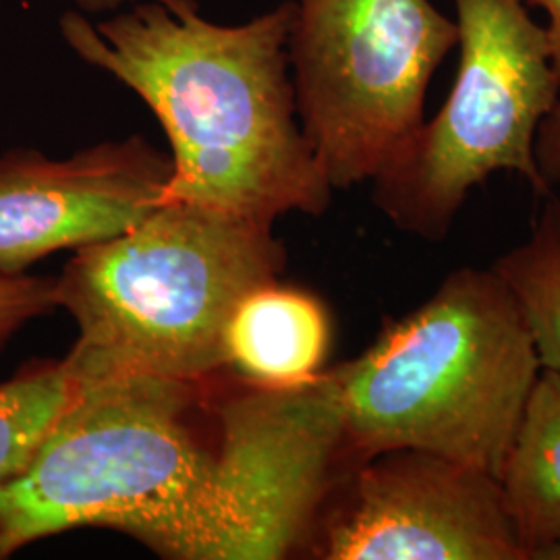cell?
<instances>
[{
  "mask_svg": "<svg viewBox=\"0 0 560 560\" xmlns=\"http://www.w3.org/2000/svg\"><path fill=\"white\" fill-rule=\"evenodd\" d=\"M492 270L513 295L541 370L560 372V200L544 196L529 235L501 254Z\"/></svg>",
  "mask_w": 560,
  "mask_h": 560,
  "instance_id": "11",
  "label": "cell"
},
{
  "mask_svg": "<svg viewBox=\"0 0 560 560\" xmlns=\"http://www.w3.org/2000/svg\"><path fill=\"white\" fill-rule=\"evenodd\" d=\"M527 560L560 544V372L541 370L502 469Z\"/></svg>",
  "mask_w": 560,
  "mask_h": 560,
  "instance_id": "10",
  "label": "cell"
},
{
  "mask_svg": "<svg viewBox=\"0 0 560 560\" xmlns=\"http://www.w3.org/2000/svg\"><path fill=\"white\" fill-rule=\"evenodd\" d=\"M67 365H42L0 384V486L15 478L75 397Z\"/></svg>",
  "mask_w": 560,
  "mask_h": 560,
  "instance_id": "12",
  "label": "cell"
},
{
  "mask_svg": "<svg viewBox=\"0 0 560 560\" xmlns=\"http://www.w3.org/2000/svg\"><path fill=\"white\" fill-rule=\"evenodd\" d=\"M307 546L324 560H527L501 478L421 448L342 471Z\"/></svg>",
  "mask_w": 560,
  "mask_h": 560,
  "instance_id": "7",
  "label": "cell"
},
{
  "mask_svg": "<svg viewBox=\"0 0 560 560\" xmlns=\"http://www.w3.org/2000/svg\"><path fill=\"white\" fill-rule=\"evenodd\" d=\"M536 161L541 177L550 187L560 183V102L541 120L536 140Z\"/></svg>",
  "mask_w": 560,
  "mask_h": 560,
  "instance_id": "14",
  "label": "cell"
},
{
  "mask_svg": "<svg viewBox=\"0 0 560 560\" xmlns=\"http://www.w3.org/2000/svg\"><path fill=\"white\" fill-rule=\"evenodd\" d=\"M541 365L490 268L463 266L358 355L330 368L347 457L421 448L502 478Z\"/></svg>",
  "mask_w": 560,
  "mask_h": 560,
  "instance_id": "3",
  "label": "cell"
},
{
  "mask_svg": "<svg viewBox=\"0 0 560 560\" xmlns=\"http://www.w3.org/2000/svg\"><path fill=\"white\" fill-rule=\"evenodd\" d=\"M538 560H560V544L548 548V550H544L540 557H538Z\"/></svg>",
  "mask_w": 560,
  "mask_h": 560,
  "instance_id": "17",
  "label": "cell"
},
{
  "mask_svg": "<svg viewBox=\"0 0 560 560\" xmlns=\"http://www.w3.org/2000/svg\"><path fill=\"white\" fill-rule=\"evenodd\" d=\"M282 264L272 224L162 203L120 237L78 249L57 279V305L80 328L62 363L75 386L119 376L201 381L224 363L240 301L277 280Z\"/></svg>",
  "mask_w": 560,
  "mask_h": 560,
  "instance_id": "4",
  "label": "cell"
},
{
  "mask_svg": "<svg viewBox=\"0 0 560 560\" xmlns=\"http://www.w3.org/2000/svg\"><path fill=\"white\" fill-rule=\"evenodd\" d=\"M75 2L85 13H106V11H117L122 4H129L136 0H75Z\"/></svg>",
  "mask_w": 560,
  "mask_h": 560,
  "instance_id": "16",
  "label": "cell"
},
{
  "mask_svg": "<svg viewBox=\"0 0 560 560\" xmlns=\"http://www.w3.org/2000/svg\"><path fill=\"white\" fill-rule=\"evenodd\" d=\"M173 161L141 138L67 161L34 150L0 159V272L23 275L59 249L120 237L164 203Z\"/></svg>",
  "mask_w": 560,
  "mask_h": 560,
  "instance_id": "8",
  "label": "cell"
},
{
  "mask_svg": "<svg viewBox=\"0 0 560 560\" xmlns=\"http://www.w3.org/2000/svg\"><path fill=\"white\" fill-rule=\"evenodd\" d=\"M194 386L159 376L78 386L0 486V559L75 527L117 529L171 559H243L219 453L189 423Z\"/></svg>",
  "mask_w": 560,
  "mask_h": 560,
  "instance_id": "2",
  "label": "cell"
},
{
  "mask_svg": "<svg viewBox=\"0 0 560 560\" xmlns=\"http://www.w3.org/2000/svg\"><path fill=\"white\" fill-rule=\"evenodd\" d=\"M525 2L532 7H538L548 15V25L544 30L548 38L550 59L560 75V0H525Z\"/></svg>",
  "mask_w": 560,
  "mask_h": 560,
  "instance_id": "15",
  "label": "cell"
},
{
  "mask_svg": "<svg viewBox=\"0 0 560 560\" xmlns=\"http://www.w3.org/2000/svg\"><path fill=\"white\" fill-rule=\"evenodd\" d=\"M459 67L448 98L372 179L374 203L397 229L444 241L469 194L497 173L550 185L536 161L541 120L559 104L546 30L525 0H453Z\"/></svg>",
  "mask_w": 560,
  "mask_h": 560,
  "instance_id": "5",
  "label": "cell"
},
{
  "mask_svg": "<svg viewBox=\"0 0 560 560\" xmlns=\"http://www.w3.org/2000/svg\"><path fill=\"white\" fill-rule=\"evenodd\" d=\"M330 349V316L316 295L277 280L247 293L224 332V363L243 381L295 388L320 376Z\"/></svg>",
  "mask_w": 560,
  "mask_h": 560,
  "instance_id": "9",
  "label": "cell"
},
{
  "mask_svg": "<svg viewBox=\"0 0 560 560\" xmlns=\"http://www.w3.org/2000/svg\"><path fill=\"white\" fill-rule=\"evenodd\" d=\"M57 305V280L0 272V340Z\"/></svg>",
  "mask_w": 560,
  "mask_h": 560,
  "instance_id": "13",
  "label": "cell"
},
{
  "mask_svg": "<svg viewBox=\"0 0 560 560\" xmlns=\"http://www.w3.org/2000/svg\"><path fill=\"white\" fill-rule=\"evenodd\" d=\"M301 129L332 189L372 180L418 129L457 23L430 0H293Z\"/></svg>",
  "mask_w": 560,
  "mask_h": 560,
  "instance_id": "6",
  "label": "cell"
},
{
  "mask_svg": "<svg viewBox=\"0 0 560 560\" xmlns=\"http://www.w3.org/2000/svg\"><path fill=\"white\" fill-rule=\"evenodd\" d=\"M293 0L243 25L201 18L196 0H145L92 25L65 13L62 38L145 102L171 141L164 203L272 224L332 200L301 129L289 78Z\"/></svg>",
  "mask_w": 560,
  "mask_h": 560,
  "instance_id": "1",
  "label": "cell"
}]
</instances>
